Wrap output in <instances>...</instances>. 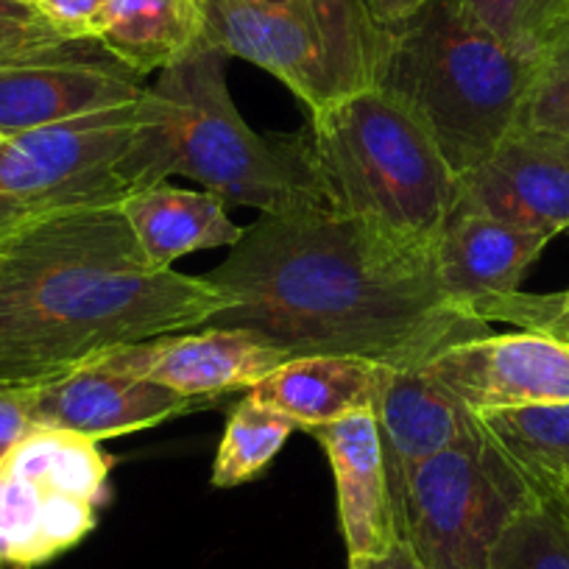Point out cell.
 I'll return each instance as SVG.
<instances>
[{"instance_id":"1","label":"cell","mask_w":569,"mask_h":569,"mask_svg":"<svg viewBox=\"0 0 569 569\" xmlns=\"http://www.w3.org/2000/svg\"><path fill=\"white\" fill-rule=\"evenodd\" d=\"M204 279L227 297L207 327L249 332L284 358L355 355L402 369L489 332L441 293L433 254L332 210L262 216Z\"/></svg>"},{"instance_id":"2","label":"cell","mask_w":569,"mask_h":569,"mask_svg":"<svg viewBox=\"0 0 569 569\" xmlns=\"http://www.w3.org/2000/svg\"><path fill=\"white\" fill-rule=\"evenodd\" d=\"M223 308L204 277L151 268L120 204L37 218L0 238V386H42Z\"/></svg>"},{"instance_id":"3","label":"cell","mask_w":569,"mask_h":569,"mask_svg":"<svg viewBox=\"0 0 569 569\" xmlns=\"http://www.w3.org/2000/svg\"><path fill=\"white\" fill-rule=\"evenodd\" d=\"M227 59L201 46L149 84L131 154L137 190L188 177L227 207H251L262 216L330 210L308 131L257 134L229 96Z\"/></svg>"},{"instance_id":"4","label":"cell","mask_w":569,"mask_h":569,"mask_svg":"<svg viewBox=\"0 0 569 569\" xmlns=\"http://www.w3.org/2000/svg\"><path fill=\"white\" fill-rule=\"evenodd\" d=\"M305 131L332 212L436 257L461 179L408 103L369 87L310 112Z\"/></svg>"},{"instance_id":"5","label":"cell","mask_w":569,"mask_h":569,"mask_svg":"<svg viewBox=\"0 0 569 569\" xmlns=\"http://www.w3.org/2000/svg\"><path fill=\"white\" fill-rule=\"evenodd\" d=\"M536 62L508 51L452 0H427L391 29L377 87L408 103L458 179L522 123Z\"/></svg>"},{"instance_id":"6","label":"cell","mask_w":569,"mask_h":569,"mask_svg":"<svg viewBox=\"0 0 569 569\" xmlns=\"http://www.w3.org/2000/svg\"><path fill=\"white\" fill-rule=\"evenodd\" d=\"M204 46L282 81L310 112L377 87L391 29L366 0H204Z\"/></svg>"},{"instance_id":"7","label":"cell","mask_w":569,"mask_h":569,"mask_svg":"<svg viewBox=\"0 0 569 569\" xmlns=\"http://www.w3.org/2000/svg\"><path fill=\"white\" fill-rule=\"evenodd\" d=\"M536 495L483 421L393 491L399 547L419 569H491L497 545Z\"/></svg>"},{"instance_id":"8","label":"cell","mask_w":569,"mask_h":569,"mask_svg":"<svg viewBox=\"0 0 569 569\" xmlns=\"http://www.w3.org/2000/svg\"><path fill=\"white\" fill-rule=\"evenodd\" d=\"M142 120L146 96L9 137L0 146V238L37 218L112 207L134 193L131 151Z\"/></svg>"},{"instance_id":"9","label":"cell","mask_w":569,"mask_h":569,"mask_svg":"<svg viewBox=\"0 0 569 569\" xmlns=\"http://www.w3.org/2000/svg\"><path fill=\"white\" fill-rule=\"evenodd\" d=\"M98 441L34 427L0 461V567H40L79 545L109 500Z\"/></svg>"},{"instance_id":"10","label":"cell","mask_w":569,"mask_h":569,"mask_svg":"<svg viewBox=\"0 0 569 569\" xmlns=\"http://www.w3.org/2000/svg\"><path fill=\"white\" fill-rule=\"evenodd\" d=\"M142 76L96 40H73L53 51L0 64V131L7 137L64 123L146 96Z\"/></svg>"},{"instance_id":"11","label":"cell","mask_w":569,"mask_h":569,"mask_svg":"<svg viewBox=\"0 0 569 569\" xmlns=\"http://www.w3.org/2000/svg\"><path fill=\"white\" fill-rule=\"evenodd\" d=\"M425 371L475 416L569 402V343L545 332H486L436 352Z\"/></svg>"},{"instance_id":"12","label":"cell","mask_w":569,"mask_h":569,"mask_svg":"<svg viewBox=\"0 0 569 569\" xmlns=\"http://www.w3.org/2000/svg\"><path fill=\"white\" fill-rule=\"evenodd\" d=\"M456 212H478L558 238L569 229V137L517 126L461 179Z\"/></svg>"},{"instance_id":"13","label":"cell","mask_w":569,"mask_h":569,"mask_svg":"<svg viewBox=\"0 0 569 569\" xmlns=\"http://www.w3.org/2000/svg\"><path fill=\"white\" fill-rule=\"evenodd\" d=\"M284 360L288 358L279 349L257 341L249 332L199 327L120 347L98 358L96 366L212 402L223 393L249 391Z\"/></svg>"},{"instance_id":"14","label":"cell","mask_w":569,"mask_h":569,"mask_svg":"<svg viewBox=\"0 0 569 569\" xmlns=\"http://www.w3.org/2000/svg\"><path fill=\"white\" fill-rule=\"evenodd\" d=\"M204 405L201 399L182 397L151 380L120 375L96 363L31 388L34 427L90 441L140 433Z\"/></svg>"},{"instance_id":"15","label":"cell","mask_w":569,"mask_h":569,"mask_svg":"<svg viewBox=\"0 0 569 569\" xmlns=\"http://www.w3.org/2000/svg\"><path fill=\"white\" fill-rule=\"evenodd\" d=\"M330 461L349 561H386L399 547L397 508L375 410L310 430Z\"/></svg>"},{"instance_id":"16","label":"cell","mask_w":569,"mask_h":569,"mask_svg":"<svg viewBox=\"0 0 569 569\" xmlns=\"http://www.w3.org/2000/svg\"><path fill=\"white\" fill-rule=\"evenodd\" d=\"M375 419L391 495L419 463L450 450L480 425V416L469 413L447 388L427 375L425 363L402 369L382 366Z\"/></svg>"},{"instance_id":"17","label":"cell","mask_w":569,"mask_h":569,"mask_svg":"<svg viewBox=\"0 0 569 569\" xmlns=\"http://www.w3.org/2000/svg\"><path fill=\"white\" fill-rule=\"evenodd\" d=\"M550 240L547 234L478 212H452L436 246V279L441 293L463 313L475 316L478 305L522 291L519 284L525 273Z\"/></svg>"},{"instance_id":"18","label":"cell","mask_w":569,"mask_h":569,"mask_svg":"<svg viewBox=\"0 0 569 569\" xmlns=\"http://www.w3.org/2000/svg\"><path fill=\"white\" fill-rule=\"evenodd\" d=\"M382 363L355 355H305L251 386L249 397L288 416L302 430L336 425L360 410H375Z\"/></svg>"},{"instance_id":"19","label":"cell","mask_w":569,"mask_h":569,"mask_svg":"<svg viewBox=\"0 0 569 569\" xmlns=\"http://www.w3.org/2000/svg\"><path fill=\"white\" fill-rule=\"evenodd\" d=\"M137 246L157 271H171L179 257L204 249H232L243 227L229 218L227 204L207 190H182L157 182L120 201Z\"/></svg>"},{"instance_id":"20","label":"cell","mask_w":569,"mask_h":569,"mask_svg":"<svg viewBox=\"0 0 569 569\" xmlns=\"http://www.w3.org/2000/svg\"><path fill=\"white\" fill-rule=\"evenodd\" d=\"M204 0H109L96 42L146 79L204 46Z\"/></svg>"},{"instance_id":"21","label":"cell","mask_w":569,"mask_h":569,"mask_svg":"<svg viewBox=\"0 0 569 569\" xmlns=\"http://www.w3.org/2000/svg\"><path fill=\"white\" fill-rule=\"evenodd\" d=\"M536 497L569 502V402L480 416Z\"/></svg>"},{"instance_id":"22","label":"cell","mask_w":569,"mask_h":569,"mask_svg":"<svg viewBox=\"0 0 569 569\" xmlns=\"http://www.w3.org/2000/svg\"><path fill=\"white\" fill-rule=\"evenodd\" d=\"M297 430L288 416L266 408L246 393L229 413L221 445L212 461V486L232 489L254 480L271 467L273 458Z\"/></svg>"},{"instance_id":"23","label":"cell","mask_w":569,"mask_h":569,"mask_svg":"<svg viewBox=\"0 0 569 569\" xmlns=\"http://www.w3.org/2000/svg\"><path fill=\"white\" fill-rule=\"evenodd\" d=\"M467 18L522 59H539L569 23V0H452Z\"/></svg>"},{"instance_id":"24","label":"cell","mask_w":569,"mask_h":569,"mask_svg":"<svg viewBox=\"0 0 569 569\" xmlns=\"http://www.w3.org/2000/svg\"><path fill=\"white\" fill-rule=\"evenodd\" d=\"M491 569H569V502L536 497L506 528Z\"/></svg>"},{"instance_id":"25","label":"cell","mask_w":569,"mask_h":569,"mask_svg":"<svg viewBox=\"0 0 569 569\" xmlns=\"http://www.w3.org/2000/svg\"><path fill=\"white\" fill-rule=\"evenodd\" d=\"M519 126L569 137V23L536 59Z\"/></svg>"},{"instance_id":"26","label":"cell","mask_w":569,"mask_h":569,"mask_svg":"<svg viewBox=\"0 0 569 569\" xmlns=\"http://www.w3.org/2000/svg\"><path fill=\"white\" fill-rule=\"evenodd\" d=\"M475 316L486 325L506 321V325L519 327V330L545 332V336L561 338V341L569 343V308L558 305L552 293H506V297L478 305Z\"/></svg>"},{"instance_id":"27","label":"cell","mask_w":569,"mask_h":569,"mask_svg":"<svg viewBox=\"0 0 569 569\" xmlns=\"http://www.w3.org/2000/svg\"><path fill=\"white\" fill-rule=\"evenodd\" d=\"M68 42L73 40L59 34L31 3L0 0V64L53 51Z\"/></svg>"},{"instance_id":"28","label":"cell","mask_w":569,"mask_h":569,"mask_svg":"<svg viewBox=\"0 0 569 569\" xmlns=\"http://www.w3.org/2000/svg\"><path fill=\"white\" fill-rule=\"evenodd\" d=\"M31 7L68 40H96L109 0H31Z\"/></svg>"},{"instance_id":"29","label":"cell","mask_w":569,"mask_h":569,"mask_svg":"<svg viewBox=\"0 0 569 569\" xmlns=\"http://www.w3.org/2000/svg\"><path fill=\"white\" fill-rule=\"evenodd\" d=\"M31 430H34V421H31V388L0 386V461Z\"/></svg>"},{"instance_id":"30","label":"cell","mask_w":569,"mask_h":569,"mask_svg":"<svg viewBox=\"0 0 569 569\" xmlns=\"http://www.w3.org/2000/svg\"><path fill=\"white\" fill-rule=\"evenodd\" d=\"M427 0H366L371 18L382 26V29H393V26L405 23L408 18H413Z\"/></svg>"},{"instance_id":"31","label":"cell","mask_w":569,"mask_h":569,"mask_svg":"<svg viewBox=\"0 0 569 569\" xmlns=\"http://www.w3.org/2000/svg\"><path fill=\"white\" fill-rule=\"evenodd\" d=\"M386 569H419V563L410 558V552L405 550V547H397V550H393V556L388 558Z\"/></svg>"},{"instance_id":"32","label":"cell","mask_w":569,"mask_h":569,"mask_svg":"<svg viewBox=\"0 0 569 569\" xmlns=\"http://www.w3.org/2000/svg\"><path fill=\"white\" fill-rule=\"evenodd\" d=\"M388 567V558L386 561H349V569H386Z\"/></svg>"},{"instance_id":"33","label":"cell","mask_w":569,"mask_h":569,"mask_svg":"<svg viewBox=\"0 0 569 569\" xmlns=\"http://www.w3.org/2000/svg\"><path fill=\"white\" fill-rule=\"evenodd\" d=\"M556 297L558 305H563V308H569V291H561V293H552Z\"/></svg>"},{"instance_id":"34","label":"cell","mask_w":569,"mask_h":569,"mask_svg":"<svg viewBox=\"0 0 569 569\" xmlns=\"http://www.w3.org/2000/svg\"><path fill=\"white\" fill-rule=\"evenodd\" d=\"M7 140H9V137L3 134V131H0V146H3V142H7Z\"/></svg>"},{"instance_id":"35","label":"cell","mask_w":569,"mask_h":569,"mask_svg":"<svg viewBox=\"0 0 569 569\" xmlns=\"http://www.w3.org/2000/svg\"><path fill=\"white\" fill-rule=\"evenodd\" d=\"M271 3H284V0H271Z\"/></svg>"},{"instance_id":"36","label":"cell","mask_w":569,"mask_h":569,"mask_svg":"<svg viewBox=\"0 0 569 569\" xmlns=\"http://www.w3.org/2000/svg\"><path fill=\"white\" fill-rule=\"evenodd\" d=\"M9 569H23V567H9Z\"/></svg>"},{"instance_id":"37","label":"cell","mask_w":569,"mask_h":569,"mask_svg":"<svg viewBox=\"0 0 569 569\" xmlns=\"http://www.w3.org/2000/svg\"><path fill=\"white\" fill-rule=\"evenodd\" d=\"M23 3H31V0H23Z\"/></svg>"},{"instance_id":"38","label":"cell","mask_w":569,"mask_h":569,"mask_svg":"<svg viewBox=\"0 0 569 569\" xmlns=\"http://www.w3.org/2000/svg\"><path fill=\"white\" fill-rule=\"evenodd\" d=\"M0 569H3V567H0Z\"/></svg>"}]
</instances>
